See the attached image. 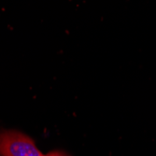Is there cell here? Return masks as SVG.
<instances>
[{
    "mask_svg": "<svg viewBox=\"0 0 156 156\" xmlns=\"http://www.w3.org/2000/svg\"><path fill=\"white\" fill-rule=\"evenodd\" d=\"M0 156H47L36 146L31 137L18 131L0 133Z\"/></svg>",
    "mask_w": 156,
    "mask_h": 156,
    "instance_id": "cell-1",
    "label": "cell"
},
{
    "mask_svg": "<svg viewBox=\"0 0 156 156\" xmlns=\"http://www.w3.org/2000/svg\"><path fill=\"white\" fill-rule=\"evenodd\" d=\"M47 156H69L66 153L60 151H51L47 154Z\"/></svg>",
    "mask_w": 156,
    "mask_h": 156,
    "instance_id": "cell-2",
    "label": "cell"
}]
</instances>
